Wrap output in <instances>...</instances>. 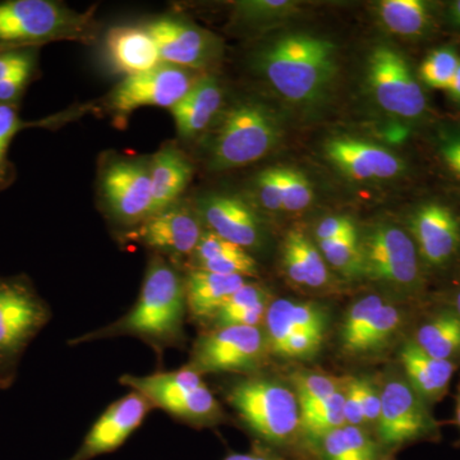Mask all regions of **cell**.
Here are the masks:
<instances>
[{
	"label": "cell",
	"instance_id": "38",
	"mask_svg": "<svg viewBox=\"0 0 460 460\" xmlns=\"http://www.w3.org/2000/svg\"><path fill=\"white\" fill-rule=\"evenodd\" d=\"M280 178L284 211L296 213L311 205L314 199V189L304 172L280 166Z\"/></svg>",
	"mask_w": 460,
	"mask_h": 460
},
{
	"label": "cell",
	"instance_id": "13",
	"mask_svg": "<svg viewBox=\"0 0 460 460\" xmlns=\"http://www.w3.org/2000/svg\"><path fill=\"white\" fill-rule=\"evenodd\" d=\"M100 183L102 199L117 222L132 229L150 217V165L136 160H115L102 172Z\"/></svg>",
	"mask_w": 460,
	"mask_h": 460
},
{
	"label": "cell",
	"instance_id": "48",
	"mask_svg": "<svg viewBox=\"0 0 460 460\" xmlns=\"http://www.w3.org/2000/svg\"><path fill=\"white\" fill-rule=\"evenodd\" d=\"M447 91L453 102L460 105V63Z\"/></svg>",
	"mask_w": 460,
	"mask_h": 460
},
{
	"label": "cell",
	"instance_id": "24",
	"mask_svg": "<svg viewBox=\"0 0 460 460\" xmlns=\"http://www.w3.org/2000/svg\"><path fill=\"white\" fill-rule=\"evenodd\" d=\"M401 362L408 383L426 402L443 398L456 368V362L429 356L413 341L402 345Z\"/></svg>",
	"mask_w": 460,
	"mask_h": 460
},
{
	"label": "cell",
	"instance_id": "35",
	"mask_svg": "<svg viewBox=\"0 0 460 460\" xmlns=\"http://www.w3.org/2000/svg\"><path fill=\"white\" fill-rule=\"evenodd\" d=\"M385 305L378 296H367L349 308L341 326V345L345 352L353 353L375 314Z\"/></svg>",
	"mask_w": 460,
	"mask_h": 460
},
{
	"label": "cell",
	"instance_id": "8",
	"mask_svg": "<svg viewBox=\"0 0 460 460\" xmlns=\"http://www.w3.org/2000/svg\"><path fill=\"white\" fill-rule=\"evenodd\" d=\"M361 247L363 275L407 292L422 287V260L404 229L390 224L374 226L362 239Z\"/></svg>",
	"mask_w": 460,
	"mask_h": 460
},
{
	"label": "cell",
	"instance_id": "12",
	"mask_svg": "<svg viewBox=\"0 0 460 460\" xmlns=\"http://www.w3.org/2000/svg\"><path fill=\"white\" fill-rule=\"evenodd\" d=\"M425 399L401 378L389 381L381 392V411L377 420L380 444L387 449L434 438L438 425Z\"/></svg>",
	"mask_w": 460,
	"mask_h": 460
},
{
	"label": "cell",
	"instance_id": "27",
	"mask_svg": "<svg viewBox=\"0 0 460 460\" xmlns=\"http://www.w3.org/2000/svg\"><path fill=\"white\" fill-rule=\"evenodd\" d=\"M84 111V108L81 109ZM81 111H63L39 120H25L13 105L0 104V190L8 189L16 178V169L9 160L12 141L18 133L29 128H57L74 118L80 117Z\"/></svg>",
	"mask_w": 460,
	"mask_h": 460
},
{
	"label": "cell",
	"instance_id": "32",
	"mask_svg": "<svg viewBox=\"0 0 460 460\" xmlns=\"http://www.w3.org/2000/svg\"><path fill=\"white\" fill-rule=\"evenodd\" d=\"M344 387L314 402L311 407L301 411V429L305 438L313 443H319L321 438L334 429L347 425L344 416Z\"/></svg>",
	"mask_w": 460,
	"mask_h": 460
},
{
	"label": "cell",
	"instance_id": "23",
	"mask_svg": "<svg viewBox=\"0 0 460 460\" xmlns=\"http://www.w3.org/2000/svg\"><path fill=\"white\" fill-rule=\"evenodd\" d=\"M223 90L213 75H202L183 99L171 109L181 137L192 138L204 132L219 113Z\"/></svg>",
	"mask_w": 460,
	"mask_h": 460
},
{
	"label": "cell",
	"instance_id": "30",
	"mask_svg": "<svg viewBox=\"0 0 460 460\" xmlns=\"http://www.w3.org/2000/svg\"><path fill=\"white\" fill-rule=\"evenodd\" d=\"M378 11L390 31L407 38L425 35L434 23L431 4L423 0H384Z\"/></svg>",
	"mask_w": 460,
	"mask_h": 460
},
{
	"label": "cell",
	"instance_id": "22",
	"mask_svg": "<svg viewBox=\"0 0 460 460\" xmlns=\"http://www.w3.org/2000/svg\"><path fill=\"white\" fill-rule=\"evenodd\" d=\"M246 283V278L238 275L190 269L184 278L189 316L196 321H210L226 299Z\"/></svg>",
	"mask_w": 460,
	"mask_h": 460
},
{
	"label": "cell",
	"instance_id": "31",
	"mask_svg": "<svg viewBox=\"0 0 460 460\" xmlns=\"http://www.w3.org/2000/svg\"><path fill=\"white\" fill-rule=\"evenodd\" d=\"M321 460H378V445L363 428L344 425L319 441Z\"/></svg>",
	"mask_w": 460,
	"mask_h": 460
},
{
	"label": "cell",
	"instance_id": "25",
	"mask_svg": "<svg viewBox=\"0 0 460 460\" xmlns=\"http://www.w3.org/2000/svg\"><path fill=\"white\" fill-rule=\"evenodd\" d=\"M192 165L175 147H164L154 155L150 164L153 206L151 215L160 213L177 202L192 178Z\"/></svg>",
	"mask_w": 460,
	"mask_h": 460
},
{
	"label": "cell",
	"instance_id": "10",
	"mask_svg": "<svg viewBox=\"0 0 460 460\" xmlns=\"http://www.w3.org/2000/svg\"><path fill=\"white\" fill-rule=\"evenodd\" d=\"M199 75L192 69L160 63L148 71L127 75L109 93L108 107L122 122L137 109H172L198 83Z\"/></svg>",
	"mask_w": 460,
	"mask_h": 460
},
{
	"label": "cell",
	"instance_id": "40",
	"mask_svg": "<svg viewBox=\"0 0 460 460\" xmlns=\"http://www.w3.org/2000/svg\"><path fill=\"white\" fill-rule=\"evenodd\" d=\"M256 184L263 208L274 213L283 210L280 166H272L260 172Z\"/></svg>",
	"mask_w": 460,
	"mask_h": 460
},
{
	"label": "cell",
	"instance_id": "26",
	"mask_svg": "<svg viewBox=\"0 0 460 460\" xmlns=\"http://www.w3.org/2000/svg\"><path fill=\"white\" fill-rule=\"evenodd\" d=\"M283 266L290 280L298 286L321 288L330 274L323 253L304 233L290 232L283 244Z\"/></svg>",
	"mask_w": 460,
	"mask_h": 460
},
{
	"label": "cell",
	"instance_id": "39",
	"mask_svg": "<svg viewBox=\"0 0 460 460\" xmlns=\"http://www.w3.org/2000/svg\"><path fill=\"white\" fill-rule=\"evenodd\" d=\"M295 3L286 0H252L237 4L239 17L251 23H265L288 17Z\"/></svg>",
	"mask_w": 460,
	"mask_h": 460
},
{
	"label": "cell",
	"instance_id": "2",
	"mask_svg": "<svg viewBox=\"0 0 460 460\" xmlns=\"http://www.w3.org/2000/svg\"><path fill=\"white\" fill-rule=\"evenodd\" d=\"M259 66L284 99L313 102L334 75L335 45L308 33H292L263 49Z\"/></svg>",
	"mask_w": 460,
	"mask_h": 460
},
{
	"label": "cell",
	"instance_id": "28",
	"mask_svg": "<svg viewBox=\"0 0 460 460\" xmlns=\"http://www.w3.org/2000/svg\"><path fill=\"white\" fill-rule=\"evenodd\" d=\"M269 308V295L263 288L247 283L215 314L210 323L214 328L224 326H260Z\"/></svg>",
	"mask_w": 460,
	"mask_h": 460
},
{
	"label": "cell",
	"instance_id": "6",
	"mask_svg": "<svg viewBox=\"0 0 460 460\" xmlns=\"http://www.w3.org/2000/svg\"><path fill=\"white\" fill-rule=\"evenodd\" d=\"M119 383L140 393L154 408L192 428H208L224 420L222 407L214 393L201 375L189 366L145 376L126 374L119 377Z\"/></svg>",
	"mask_w": 460,
	"mask_h": 460
},
{
	"label": "cell",
	"instance_id": "11",
	"mask_svg": "<svg viewBox=\"0 0 460 460\" xmlns=\"http://www.w3.org/2000/svg\"><path fill=\"white\" fill-rule=\"evenodd\" d=\"M372 93L387 113L405 119H419L428 111L422 86L407 59L389 47H378L368 62Z\"/></svg>",
	"mask_w": 460,
	"mask_h": 460
},
{
	"label": "cell",
	"instance_id": "36",
	"mask_svg": "<svg viewBox=\"0 0 460 460\" xmlns=\"http://www.w3.org/2000/svg\"><path fill=\"white\" fill-rule=\"evenodd\" d=\"M460 63V57L452 47L435 49L423 60L420 78L432 89L447 90Z\"/></svg>",
	"mask_w": 460,
	"mask_h": 460
},
{
	"label": "cell",
	"instance_id": "4",
	"mask_svg": "<svg viewBox=\"0 0 460 460\" xmlns=\"http://www.w3.org/2000/svg\"><path fill=\"white\" fill-rule=\"evenodd\" d=\"M51 317L50 305L27 275L0 277V390L14 385L27 348Z\"/></svg>",
	"mask_w": 460,
	"mask_h": 460
},
{
	"label": "cell",
	"instance_id": "7",
	"mask_svg": "<svg viewBox=\"0 0 460 460\" xmlns=\"http://www.w3.org/2000/svg\"><path fill=\"white\" fill-rule=\"evenodd\" d=\"M279 120L261 102H243L223 114L210 140L214 171L239 168L259 162L280 140Z\"/></svg>",
	"mask_w": 460,
	"mask_h": 460
},
{
	"label": "cell",
	"instance_id": "45",
	"mask_svg": "<svg viewBox=\"0 0 460 460\" xmlns=\"http://www.w3.org/2000/svg\"><path fill=\"white\" fill-rule=\"evenodd\" d=\"M361 402L365 425H377L381 411V392L368 378H359Z\"/></svg>",
	"mask_w": 460,
	"mask_h": 460
},
{
	"label": "cell",
	"instance_id": "51",
	"mask_svg": "<svg viewBox=\"0 0 460 460\" xmlns=\"http://www.w3.org/2000/svg\"><path fill=\"white\" fill-rule=\"evenodd\" d=\"M456 423H458V426L460 429V394L458 395V399H456Z\"/></svg>",
	"mask_w": 460,
	"mask_h": 460
},
{
	"label": "cell",
	"instance_id": "16",
	"mask_svg": "<svg viewBox=\"0 0 460 460\" xmlns=\"http://www.w3.org/2000/svg\"><path fill=\"white\" fill-rule=\"evenodd\" d=\"M146 29L163 63L199 71L219 57L222 47L217 38L186 21L163 17L148 23Z\"/></svg>",
	"mask_w": 460,
	"mask_h": 460
},
{
	"label": "cell",
	"instance_id": "3",
	"mask_svg": "<svg viewBox=\"0 0 460 460\" xmlns=\"http://www.w3.org/2000/svg\"><path fill=\"white\" fill-rule=\"evenodd\" d=\"M93 35V9L77 12L53 0L0 2V53L56 41L89 42Z\"/></svg>",
	"mask_w": 460,
	"mask_h": 460
},
{
	"label": "cell",
	"instance_id": "19",
	"mask_svg": "<svg viewBox=\"0 0 460 460\" xmlns=\"http://www.w3.org/2000/svg\"><path fill=\"white\" fill-rule=\"evenodd\" d=\"M201 214L210 232L244 250L259 246L261 242L259 217L241 199L210 196L202 201Z\"/></svg>",
	"mask_w": 460,
	"mask_h": 460
},
{
	"label": "cell",
	"instance_id": "42",
	"mask_svg": "<svg viewBox=\"0 0 460 460\" xmlns=\"http://www.w3.org/2000/svg\"><path fill=\"white\" fill-rule=\"evenodd\" d=\"M38 49L3 51L0 53V83L26 66H38Z\"/></svg>",
	"mask_w": 460,
	"mask_h": 460
},
{
	"label": "cell",
	"instance_id": "29",
	"mask_svg": "<svg viewBox=\"0 0 460 460\" xmlns=\"http://www.w3.org/2000/svg\"><path fill=\"white\" fill-rule=\"evenodd\" d=\"M413 341L435 358L456 362L460 357L459 317L452 310L436 314L420 326Z\"/></svg>",
	"mask_w": 460,
	"mask_h": 460
},
{
	"label": "cell",
	"instance_id": "50",
	"mask_svg": "<svg viewBox=\"0 0 460 460\" xmlns=\"http://www.w3.org/2000/svg\"><path fill=\"white\" fill-rule=\"evenodd\" d=\"M452 311L460 319V289L456 293V296H454Z\"/></svg>",
	"mask_w": 460,
	"mask_h": 460
},
{
	"label": "cell",
	"instance_id": "33",
	"mask_svg": "<svg viewBox=\"0 0 460 460\" xmlns=\"http://www.w3.org/2000/svg\"><path fill=\"white\" fill-rule=\"evenodd\" d=\"M323 259L330 266L348 278L363 275V256L358 232L319 242Z\"/></svg>",
	"mask_w": 460,
	"mask_h": 460
},
{
	"label": "cell",
	"instance_id": "1",
	"mask_svg": "<svg viewBox=\"0 0 460 460\" xmlns=\"http://www.w3.org/2000/svg\"><path fill=\"white\" fill-rule=\"evenodd\" d=\"M189 316L184 278L154 253L148 261L140 295L135 305L119 319L72 339L69 345L89 344L120 337L137 338L147 344L159 358L172 348L186 343V317Z\"/></svg>",
	"mask_w": 460,
	"mask_h": 460
},
{
	"label": "cell",
	"instance_id": "47",
	"mask_svg": "<svg viewBox=\"0 0 460 460\" xmlns=\"http://www.w3.org/2000/svg\"><path fill=\"white\" fill-rule=\"evenodd\" d=\"M223 460H286L268 449L256 447L247 453H230Z\"/></svg>",
	"mask_w": 460,
	"mask_h": 460
},
{
	"label": "cell",
	"instance_id": "15",
	"mask_svg": "<svg viewBox=\"0 0 460 460\" xmlns=\"http://www.w3.org/2000/svg\"><path fill=\"white\" fill-rule=\"evenodd\" d=\"M153 410V405L144 395L131 390L108 405L91 426L74 456L66 460H93L115 452L141 428Z\"/></svg>",
	"mask_w": 460,
	"mask_h": 460
},
{
	"label": "cell",
	"instance_id": "41",
	"mask_svg": "<svg viewBox=\"0 0 460 460\" xmlns=\"http://www.w3.org/2000/svg\"><path fill=\"white\" fill-rule=\"evenodd\" d=\"M38 74V66H26L0 83V104L17 107L29 84Z\"/></svg>",
	"mask_w": 460,
	"mask_h": 460
},
{
	"label": "cell",
	"instance_id": "43",
	"mask_svg": "<svg viewBox=\"0 0 460 460\" xmlns=\"http://www.w3.org/2000/svg\"><path fill=\"white\" fill-rule=\"evenodd\" d=\"M438 148L445 165L460 180V128L441 133Z\"/></svg>",
	"mask_w": 460,
	"mask_h": 460
},
{
	"label": "cell",
	"instance_id": "34",
	"mask_svg": "<svg viewBox=\"0 0 460 460\" xmlns=\"http://www.w3.org/2000/svg\"><path fill=\"white\" fill-rule=\"evenodd\" d=\"M402 325V313L393 305H384L375 314L353 354L375 352L395 337Z\"/></svg>",
	"mask_w": 460,
	"mask_h": 460
},
{
	"label": "cell",
	"instance_id": "49",
	"mask_svg": "<svg viewBox=\"0 0 460 460\" xmlns=\"http://www.w3.org/2000/svg\"><path fill=\"white\" fill-rule=\"evenodd\" d=\"M447 18L454 27L460 30V0L450 3L447 7Z\"/></svg>",
	"mask_w": 460,
	"mask_h": 460
},
{
	"label": "cell",
	"instance_id": "20",
	"mask_svg": "<svg viewBox=\"0 0 460 460\" xmlns=\"http://www.w3.org/2000/svg\"><path fill=\"white\" fill-rule=\"evenodd\" d=\"M265 323L268 349L278 356L288 339L296 332H314L323 337L328 321L319 305L277 299L269 305Z\"/></svg>",
	"mask_w": 460,
	"mask_h": 460
},
{
	"label": "cell",
	"instance_id": "44",
	"mask_svg": "<svg viewBox=\"0 0 460 460\" xmlns=\"http://www.w3.org/2000/svg\"><path fill=\"white\" fill-rule=\"evenodd\" d=\"M344 416L347 425L358 426V428H363V425H365L359 378H353L348 383V385H345Z\"/></svg>",
	"mask_w": 460,
	"mask_h": 460
},
{
	"label": "cell",
	"instance_id": "14",
	"mask_svg": "<svg viewBox=\"0 0 460 460\" xmlns=\"http://www.w3.org/2000/svg\"><path fill=\"white\" fill-rule=\"evenodd\" d=\"M199 217L186 205H172L127 233V239L172 260L192 257L204 234Z\"/></svg>",
	"mask_w": 460,
	"mask_h": 460
},
{
	"label": "cell",
	"instance_id": "17",
	"mask_svg": "<svg viewBox=\"0 0 460 460\" xmlns=\"http://www.w3.org/2000/svg\"><path fill=\"white\" fill-rule=\"evenodd\" d=\"M411 233L420 260L431 268H444L458 255L460 219L449 206H420L411 217Z\"/></svg>",
	"mask_w": 460,
	"mask_h": 460
},
{
	"label": "cell",
	"instance_id": "18",
	"mask_svg": "<svg viewBox=\"0 0 460 460\" xmlns=\"http://www.w3.org/2000/svg\"><path fill=\"white\" fill-rule=\"evenodd\" d=\"M330 162L356 181L390 180L404 171V163L386 148L350 137L326 142Z\"/></svg>",
	"mask_w": 460,
	"mask_h": 460
},
{
	"label": "cell",
	"instance_id": "46",
	"mask_svg": "<svg viewBox=\"0 0 460 460\" xmlns=\"http://www.w3.org/2000/svg\"><path fill=\"white\" fill-rule=\"evenodd\" d=\"M353 220L348 217H329L323 219L317 226L316 238L317 242L329 241L348 234V233L356 232Z\"/></svg>",
	"mask_w": 460,
	"mask_h": 460
},
{
	"label": "cell",
	"instance_id": "9",
	"mask_svg": "<svg viewBox=\"0 0 460 460\" xmlns=\"http://www.w3.org/2000/svg\"><path fill=\"white\" fill-rule=\"evenodd\" d=\"M268 343L259 326H224L205 332L193 344L186 366L198 374L252 372L262 365Z\"/></svg>",
	"mask_w": 460,
	"mask_h": 460
},
{
	"label": "cell",
	"instance_id": "37",
	"mask_svg": "<svg viewBox=\"0 0 460 460\" xmlns=\"http://www.w3.org/2000/svg\"><path fill=\"white\" fill-rule=\"evenodd\" d=\"M296 395L301 411L311 407L314 402L323 401L328 396L344 387L337 377L321 374H296Z\"/></svg>",
	"mask_w": 460,
	"mask_h": 460
},
{
	"label": "cell",
	"instance_id": "5",
	"mask_svg": "<svg viewBox=\"0 0 460 460\" xmlns=\"http://www.w3.org/2000/svg\"><path fill=\"white\" fill-rule=\"evenodd\" d=\"M226 402L246 428L263 443L284 447L301 429V408L292 389L266 377H247L233 384Z\"/></svg>",
	"mask_w": 460,
	"mask_h": 460
},
{
	"label": "cell",
	"instance_id": "52",
	"mask_svg": "<svg viewBox=\"0 0 460 460\" xmlns=\"http://www.w3.org/2000/svg\"><path fill=\"white\" fill-rule=\"evenodd\" d=\"M378 460H393V459L389 458V456H384V458H380Z\"/></svg>",
	"mask_w": 460,
	"mask_h": 460
},
{
	"label": "cell",
	"instance_id": "21",
	"mask_svg": "<svg viewBox=\"0 0 460 460\" xmlns=\"http://www.w3.org/2000/svg\"><path fill=\"white\" fill-rule=\"evenodd\" d=\"M105 50L115 71L127 75L141 74L162 63L159 50L146 26H117L109 30Z\"/></svg>",
	"mask_w": 460,
	"mask_h": 460
}]
</instances>
